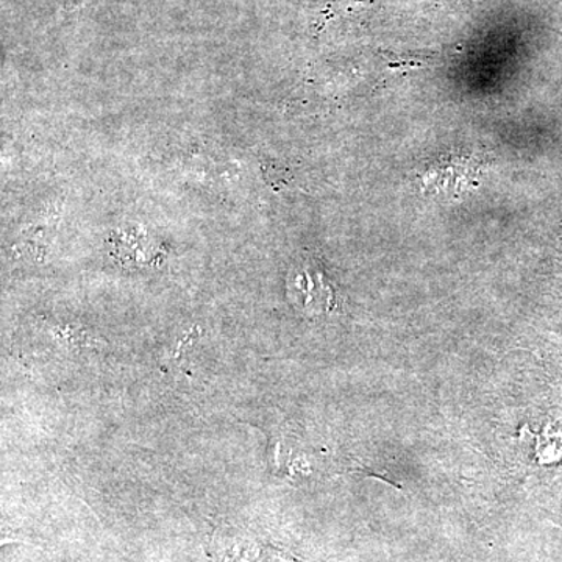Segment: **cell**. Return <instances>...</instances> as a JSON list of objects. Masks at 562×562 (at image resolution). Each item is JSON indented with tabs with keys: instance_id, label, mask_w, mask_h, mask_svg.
Segmentation results:
<instances>
[{
	"instance_id": "cell-1",
	"label": "cell",
	"mask_w": 562,
	"mask_h": 562,
	"mask_svg": "<svg viewBox=\"0 0 562 562\" xmlns=\"http://www.w3.org/2000/svg\"><path fill=\"white\" fill-rule=\"evenodd\" d=\"M291 290L302 292L303 308L313 313L330 312L333 306V291L325 281L319 266L306 261L297 276L291 277Z\"/></svg>"
},
{
	"instance_id": "cell-2",
	"label": "cell",
	"mask_w": 562,
	"mask_h": 562,
	"mask_svg": "<svg viewBox=\"0 0 562 562\" xmlns=\"http://www.w3.org/2000/svg\"><path fill=\"white\" fill-rule=\"evenodd\" d=\"M66 2V9L74 10L77 9V7H80L81 3L85 2V0H65Z\"/></svg>"
}]
</instances>
